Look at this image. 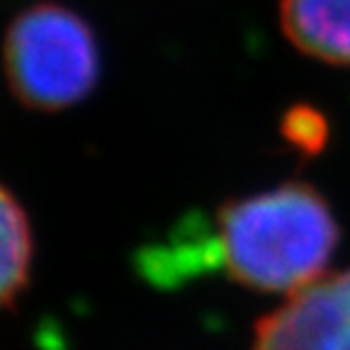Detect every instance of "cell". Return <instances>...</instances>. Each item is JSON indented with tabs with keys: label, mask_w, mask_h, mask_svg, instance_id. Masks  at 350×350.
Returning a JSON list of instances; mask_svg holds the SVG:
<instances>
[{
	"label": "cell",
	"mask_w": 350,
	"mask_h": 350,
	"mask_svg": "<svg viewBox=\"0 0 350 350\" xmlns=\"http://www.w3.org/2000/svg\"><path fill=\"white\" fill-rule=\"evenodd\" d=\"M336 246L338 224L326 197L290 180L229 200L209 224L185 229L148 253L151 273L173 278L221 270L258 292H292L319 280Z\"/></svg>",
	"instance_id": "6da1fadb"
},
{
	"label": "cell",
	"mask_w": 350,
	"mask_h": 350,
	"mask_svg": "<svg viewBox=\"0 0 350 350\" xmlns=\"http://www.w3.org/2000/svg\"><path fill=\"white\" fill-rule=\"evenodd\" d=\"M3 73L20 105L61 112L83 103L98 85V39L71 8L34 3L8 25Z\"/></svg>",
	"instance_id": "7a4b0ae2"
},
{
	"label": "cell",
	"mask_w": 350,
	"mask_h": 350,
	"mask_svg": "<svg viewBox=\"0 0 350 350\" xmlns=\"http://www.w3.org/2000/svg\"><path fill=\"white\" fill-rule=\"evenodd\" d=\"M251 350H350V268L292 292L256 323Z\"/></svg>",
	"instance_id": "3957f363"
},
{
	"label": "cell",
	"mask_w": 350,
	"mask_h": 350,
	"mask_svg": "<svg viewBox=\"0 0 350 350\" xmlns=\"http://www.w3.org/2000/svg\"><path fill=\"white\" fill-rule=\"evenodd\" d=\"M280 25L301 54L350 66V0H280Z\"/></svg>",
	"instance_id": "277c9868"
},
{
	"label": "cell",
	"mask_w": 350,
	"mask_h": 350,
	"mask_svg": "<svg viewBox=\"0 0 350 350\" xmlns=\"http://www.w3.org/2000/svg\"><path fill=\"white\" fill-rule=\"evenodd\" d=\"M32 226L17 197L0 183V312L25 292L32 273Z\"/></svg>",
	"instance_id": "5b68a950"
},
{
	"label": "cell",
	"mask_w": 350,
	"mask_h": 350,
	"mask_svg": "<svg viewBox=\"0 0 350 350\" xmlns=\"http://www.w3.org/2000/svg\"><path fill=\"white\" fill-rule=\"evenodd\" d=\"M323 134H326V126L314 109L297 107L287 117V137L295 144H301L304 148H317L323 142Z\"/></svg>",
	"instance_id": "8992f818"
}]
</instances>
